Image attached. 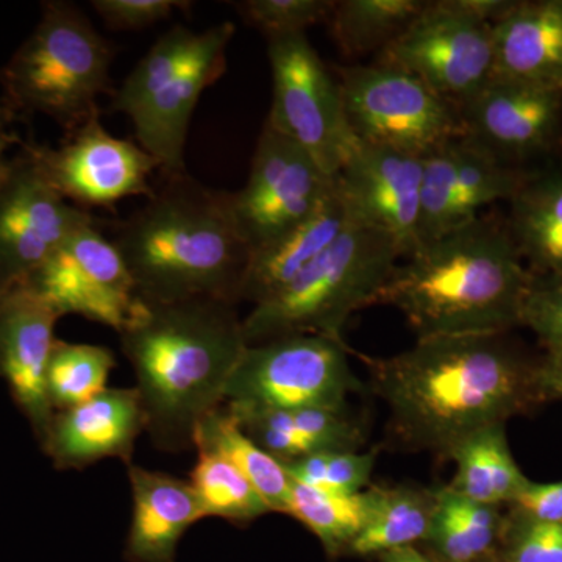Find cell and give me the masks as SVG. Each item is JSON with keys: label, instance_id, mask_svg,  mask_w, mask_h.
Masks as SVG:
<instances>
[{"label": "cell", "instance_id": "74e56055", "mask_svg": "<svg viewBox=\"0 0 562 562\" xmlns=\"http://www.w3.org/2000/svg\"><path fill=\"white\" fill-rule=\"evenodd\" d=\"M520 325L530 328L546 357L562 360V279L535 276L525 299Z\"/></svg>", "mask_w": 562, "mask_h": 562}, {"label": "cell", "instance_id": "8d00e7d4", "mask_svg": "<svg viewBox=\"0 0 562 562\" xmlns=\"http://www.w3.org/2000/svg\"><path fill=\"white\" fill-rule=\"evenodd\" d=\"M498 557L503 562H562V524L539 522L509 508Z\"/></svg>", "mask_w": 562, "mask_h": 562}, {"label": "cell", "instance_id": "1f68e13d", "mask_svg": "<svg viewBox=\"0 0 562 562\" xmlns=\"http://www.w3.org/2000/svg\"><path fill=\"white\" fill-rule=\"evenodd\" d=\"M117 362L109 347L57 339L47 366V395L54 412L74 408L105 391Z\"/></svg>", "mask_w": 562, "mask_h": 562}, {"label": "cell", "instance_id": "d590c367", "mask_svg": "<svg viewBox=\"0 0 562 562\" xmlns=\"http://www.w3.org/2000/svg\"><path fill=\"white\" fill-rule=\"evenodd\" d=\"M335 0H246L236 3L239 16L266 40L306 33V29L327 22Z\"/></svg>", "mask_w": 562, "mask_h": 562}, {"label": "cell", "instance_id": "d6986e66", "mask_svg": "<svg viewBox=\"0 0 562 562\" xmlns=\"http://www.w3.org/2000/svg\"><path fill=\"white\" fill-rule=\"evenodd\" d=\"M144 431L146 416L135 386L106 387L91 401L55 412L40 447L57 471H83L110 458L127 468Z\"/></svg>", "mask_w": 562, "mask_h": 562}, {"label": "cell", "instance_id": "f35d334b", "mask_svg": "<svg viewBox=\"0 0 562 562\" xmlns=\"http://www.w3.org/2000/svg\"><path fill=\"white\" fill-rule=\"evenodd\" d=\"M92 9L113 31H140L168 20L176 10H187L190 2L177 0H92Z\"/></svg>", "mask_w": 562, "mask_h": 562}, {"label": "cell", "instance_id": "83f0119b", "mask_svg": "<svg viewBox=\"0 0 562 562\" xmlns=\"http://www.w3.org/2000/svg\"><path fill=\"white\" fill-rule=\"evenodd\" d=\"M194 449L198 452L220 454L254 484L255 490L271 506L272 513L286 512L292 487L290 473L244 431L227 406L214 409L199 424Z\"/></svg>", "mask_w": 562, "mask_h": 562}, {"label": "cell", "instance_id": "cb8c5ba5", "mask_svg": "<svg viewBox=\"0 0 562 562\" xmlns=\"http://www.w3.org/2000/svg\"><path fill=\"white\" fill-rule=\"evenodd\" d=\"M506 224L535 276L562 279V169L531 171L509 201Z\"/></svg>", "mask_w": 562, "mask_h": 562}, {"label": "cell", "instance_id": "30bf717a", "mask_svg": "<svg viewBox=\"0 0 562 562\" xmlns=\"http://www.w3.org/2000/svg\"><path fill=\"white\" fill-rule=\"evenodd\" d=\"M272 105L266 124L308 151L322 171L338 176L357 150L341 87L306 33L268 40Z\"/></svg>", "mask_w": 562, "mask_h": 562}, {"label": "cell", "instance_id": "9c48e42d", "mask_svg": "<svg viewBox=\"0 0 562 562\" xmlns=\"http://www.w3.org/2000/svg\"><path fill=\"white\" fill-rule=\"evenodd\" d=\"M336 74L358 143L425 158L464 135L460 110L405 70L373 61Z\"/></svg>", "mask_w": 562, "mask_h": 562}, {"label": "cell", "instance_id": "e575fe53", "mask_svg": "<svg viewBox=\"0 0 562 562\" xmlns=\"http://www.w3.org/2000/svg\"><path fill=\"white\" fill-rule=\"evenodd\" d=\"M454 187H457V139L431 151L422 160L420 246L453 231Z\"/></svg>", "mask_w": 562, "mask_h": 562}, {"label": "cell", "instance_id": "ffe728a7", "mask_svg": "<svg viewBox=\"0 0 562 562\" xmlns=\"http://www.w3.org/2000/svg\"><path fill=\"white\" fill-rule=\"evenodd\" d=\"M132 524L125 541L128 562H176L177 547L192 525L205 519L201 502L187 480L171 473L127 465Z\"/></svg>", "mask_w": 562, "mask_h": 562}, {"label": "cell", "instance_id": "4316f807", "mask_svg": "<svg viewBox=\"0 0 562 562\" xmlns=\"http://www.w3.org/2000/svg\"><path fill=\"white\" fill-rule=\"evenodd\" d=\"M449 458L457 472L447 486L484 505L508 506L528 482L509 449L505 424L472 432L453 447Z\"/></svg>", "mask_w": 562, "mask_h": 562}, {"label": "cell", "instance_id": "d4e9b609", "mask_svg": "<svg viewBox=\"0 0 562 562\" xmlns=\"http://www.w3.org/2000/svg\"><path fill=\"white\" fill-rule=\"evenodd\" d=\"M366 497L368 520L347 553L380 557L425 541L438 503V490L406 483L371 484Z\"/></svg>", "mask_w": 562, "mask_h": 562}, {"label": "cell", "instance_id": "8992f818", "mask_svg": "<svg viewBox=\"0 0 562 562\" xmlns=\"http://www.w3.org/2000/svg\"><path fill=\"white\" fill-rule=\"evenodd\" d=\"M235 25L195 32L173 25L114 91L113 110L131 117L135 138L161 173L187 172L184 149L202 92L227 70Z\"/></svg>", "mask_w": 562, "mask_h": 562}, {"label": "cell", "instance_id": "ac0fdd59", "mask_svg": "<svg viewBox=\"0 0 562 562\" xmlns=\"http://www.w3.org/2000/svg\"><path fill=\"white\" fill-rule=\"evenodd\" d=\"M58 319L49 303L25 284L0 294V379L38 443L55 414L46 376Z\"/></svg>", "mask_w": 562, "mask_h": 562}, {"label": "cell", "instance_id": "484cf974", "mask_svg": "<svg viewBox=\"0 0 562 562\" xmlns=\"http://www.w3.org/2000/svg\"><path fill=\"white\" fill-rule=\"evenodd\" d=\"M503 525L502 506L484 505L442 486L424 542L439 562H490L501 552Z\"/></svg>", "mask_w": 562, "mask_h": 562}, {"label": "cell", "instance_id": "5bb4252c", "mask_svg": "<svg viewBox=\"0 0 562 562\" xmlns=\"http://www.w3.org/2000/svg\"><path fill=\"white\" fill-rule=\"evenodd\" d=\"M94 221L55 190L29 144L0 187V294L21 286L81 225Z\"/></svg>", "mask_w": 562, "mask_h": 562}, {"label": "cell", "instance_id": "3957f363", "mask_svg": "<svg viewBox=\"0 0 562 562\" xmlns=\"http://www.w3.org/2000/svg\"><path fill=\"white\" fill-rule=\"evenodd\" d=\"M140 301L214 299L239 305L251 258L233 213L232 192L190 173H162L160 187L114 228Z\"/></svg>", "mask_w": 562, "mask_h": 562}, {"label": "cell", "instance_id": "44dd1931", "mask_svg": "<svg viewBox=\"0 0 562 562\" xmlns=\"http://www.w3.org/2000/svg\"><path fill=\"white\" fill-rule=\"evenodd\" d=\"M351 222L353 220L336 176L327 198L305 221L251 251L241 302L257 305L286 286L325 250L330 249Z\"/></svg>", "mask_w": 562, "mask_h": 562}, {"label": "cell", "instance_id": "5b68a950", "mask_svg": "<svg viewBox=\"0 0 562 562\" xmlns=\"http://www.w3.org/2000/svg\"><path fill=\"white\" fill-rule=\"evenodd\" d=\"M401 260V250L390 236L351 222L305 271L251 306L243 319L247 346L291 335L344 341L351 314L379 303Z\"/></svg>", "mask_w": 562, "mask_h": 562}, {"label": "cell", "instance_id": "7bdbcfd3", "mask_svg": "<svg viewBox=\"0 0 562 562\" xmlns=\"http://www.w3.org/2000/svg\"><path fill=\"white\" fill-rule=\"evenodd\" d=\"M379 558L380 562H439L438 560H432L428 554L420 552L416 546L391 550V552L380 554Z\"/></svg>", "mask_w": 562, "mask_h": 562}, {"label": "cell", "instance_id": "9a60e30c", "mask_svg": "<svg viewBox=\"0 0 562 562\" xmlns=\"http://www.w3.org/2000/svg\"><path fill=\"white\" fill-rule=\"evenodd\" d=\"M41 171L66 201L79 209L113 206L122 199L154 194L158 162L138 143L110 135L101 116L69 133L58 149L29 144Z\"/></svg>", "mask_w": 562, "mask_h": 562}, {"label": "cell", "instance_id": "7c38bea8", "mask_svg": "<svg viewBox=\"0 0 562 562\" xmlns=\"http://www.w3.org/2000/svg\"><path fill=\"white\" fill-rule=\"evenodd\" d=\"M22 284L49 303L58 316L77 314L113 328L117 335L139 305L124 258L95 227V220L77 228Z\"/></svg>", "mask_w": 562, "mask_h": 562}, {"label": "cell", "instance_id": "7a4b0ae2", "mask_svg": "<svg viewBox=\"0 0 562 562\" xmlns=\"http://www.w3.org/2000/svg\"><path fill=\"white\" fill-rule=\"evenodd\" d=\"M120 338L151 443L166 453L194 449L199 424L224 405L228 380L247 347L238 305L139 299Z\"/></svg>", "mask_w": 562, "mask_h": 562}, {"label": "cell", "instance_id": "4fadbf2b", "mask_svg": "<svg viewBox=\"0 0 562 562\" xmlns=\"http://www.w3.org/2000/svg\"><path fill=\"white\" fill-rule=\"evenodd\" d=\"M335 180L308 151L265 124L246 184L232 192L233 213L250 250L305 221Z\"/></svg>", "mask_w": 562, "mask_h": 562}, {"label": "cell", "instance_id": "603a6c76", "mask_svg": "<svg viewBox=\"0 0 562 562\" xmlns=\"http://www.w3.org/2000/svg\"><path fill=\"white\" fill-rule=\"evenodd\" d=\"M228 412L262 450L286 465L321 452H358L366 441L349 409L305 408L290 412Z\"/></svg>", "mask_w": 562, "mask_h": 562}, {"label": "cell", "instance_id": "2e32d148", "mask_svg": "<svg viewBox=\"0 0 562 562\" xmlns=\"http://www.w3.org/2000/svg\"><path fill=\"white\" fill-rule=\"evenodd\" d=\"M462 138L506 165L562 149V91L524 81L492 79L460 110Z\"/></svg>", "mask_w": 562, "mask_h": 562}, {"label": "cell", "instance_id": "b9f144b4", "mask_svg": "<svg viewBox=\"0 0 562 562\" xmlns=\"http://www.w3.org/2000/svg\"><path fill=\"white\" fill-rule=\"evenodd\" d=\"M11 116L13 113L0 102V187L10 171L11 160L7 158L10 147L14 144H22L16 133L10 127Z\"/></svg>", "mask_w": 562, "mask_h": 562}, {"label": "cell", "instance_id": "52a82bcc", "mask_svg": "<svg viewBox=\"0 0 562 562\" xmlns=\"http://www.w3.org/2000/svg\"><path fill=\"white\" fill-rule=\"evenodd\" d=\"M114 52L72 3L46 2L35 31L0 72L11 113H41L74 132L101 116Z\"/></svg>", "mask_w": 562, "mask_h": 562}, {"label": "cell", "instance_id": "7402d4cb", "mask_svg": "<svg viewBox=\"0 0 562 562\" xmlns=\"http://www.w3.org/2000/svg\"><path fill=\"white\" fill-rule=\"evenodd\" d=\"M494 79L562 91V0L514 2L494 24Z\"/></svg>", "mask_w": 562, "mask_h": 562}, {"label": "cell", "instance_id": "60d3db41", "mask_svg": "<svg viewBox=\"0 0 562 562\" xmlns=\"http://www.w3.org/2000/svg\"><path fill=\"white\" fill-rule=\"evenodd\" d=\"M538 384L546 402L562 398V360L546 357L538 361Z\"/></svg>", "mask_w": 562, "mask_h": 562}, {"label": "cell", "instance_id": "f1b7e54d", "mask_svg": "<svg viewBox=\"0 0 562 562\" xmlns=\"http://www.w3.org/2000/svg\"><path fill=\"white\" fill-rule=\"evenodd\" d=\"M427 5L428 0H335L327 18L328 31L347 58L379 55Z\"/></svg>", "mask_w": 562, "mask_h": 562}, {"label": "cell", "instance_id": "ab89813d", "mask_svg": "<svg viewBox=\"0 0 562 562\" xmlns=\"http://www.w3.org/2000/svg\"><path fill=\"white\" fill-rule=\"evenodd\" d=\"M508 506L539 522L562 524V480L552 483L528 480Z\"/></svg>", "mask_w": 562, "mask_h": 562}, {"label": "cell", "instance_id": "277c9868", "mask_svg": "<svg viewBox=\"0 0 562 562\" xmlns=\"http://www.w3.org/2000/svg\"><path fill=\"white\" fill-rule=\"evenodd\" d=\"M403 260L376 305L397 308L417 339L520 327L535 273L525 268L506 222L479 216Z\"/></svg>", "mask_w": 562, "mask_h": 562}, {"label": "cell", "instance_id": "ee69618b", "mask_svg": "<svg viewBox=\"0 0 562 562\" xmlns=\"http://www.w3.org/2000/svg\"><path fill=\"white\" fill-rule=\"evenodd\" d=\"M490 562H503V561L501 560V557H497V558H494V560H492Z\"/></svg>", "mask_w": 562, "mask_h": 562}, {"label": "cell", "instance_id": "d6a6232c", "mask_svg": "<svg viewBox=\"0 0 562 562\" xmlns=\"http://www.w3.org/2000/svg\"><path fill=\"white\" fill-rule=\"evenodd\" d=\"M188 482L201 502L205 519L220 517L243 525L272 513L254 484L220 454L198 452Z\"/></svg>", "mask_w": 562, "mask_h": 562}, {"label": "cell", "instance_id": "ba28073f", "mask_svg": "<svg viewBox=\"0 0 562 562\" xmlns=\"http://www.w3.org/2000/svg\"><path fill=\"white\" fill-rule=\"evenodd\" d=\"M361 390L346 341L281 336L246 347L228 380L224 405L249 412L347 409L349 395Z\"/></svg>", "mask_w": 562, "mask_h": 562}, {"label": "cell", "instance_id": "6da1fadb", "mask_svg": "<svg viewBox=\"0 0 562 562\" xmlns=\"http://www.w3.org/2000/svg\"><path fill=\"white\" fill-rule=\"evenodd\" d=\"M364 361L395 438L412 450L449 458L472 432L546 403L538 361L514 349L505 333L420 338L394 357Z\"/></svg>", "mask_w": 562, "mask_h": 562}, {"label": "cell", "instance_id": "e0dca14e", "mask_svg": "<svg viewBox=\"0 0 562 562\" xmlns=\"http://www.w3.org/2000/svg\"><path fill=\"white\" fill-rule=\"evenodd\" d=\"M422 160L360 143L338 173L351 220L390 236L402 258L420 246Z\"/></svg>", "mask_w": 562, "mask_h": 562}, {"label": "cell", "instance_id": "f546056e", "mask_svg": "<svg viewBox=\"0 0 562 562\" xmlns=\"http://www.w3.org/2000/svg\"><path fill=\"white\" fill-rule=\"evenodd\" d=\"M530 172L506 165L469 139H457L453 231L476 220L484 206L512 201Z\"/></svg>", "mask_w": 562, "mask_h": 562}, {"label": "cell", "instance_id": "836d02e7", "mask_svg": "<svg viewBox=\"0 0 562 562\" xmlns=\"http://www.w3.org/2000/svg\"><path fill=\"white\" fill-rule=\"evenodd\" d=\"M379 450H331L284 465L292 482L331 494L355 495L371 486Z\"/></svg>", "mask_w": 562, "mask_h": 562}, {"label": "cell", "instance_id": "4dcf8cb0", "mask_svg": "<svg viewBox=\"0 0 562 562\" xmlns=\"http://www.w3.org/2000/svg\"><path fill=\"white\" fill-rule=\"evenodd\" d=\"M288 516L319 539L325 552L335 557L349 552L368 520L366 491L355 495L331 494L292 482Z\"/></svg>", "mask_w": 562, "mask_h": 562}, {"label": "cell", "instance_id": "8fae6325", "mask_svg": "<svg viewBox=\"0 0 562 562\" xmlns=\"http://www.w3.org/2000/svg\"><path fill=\"white\" fill-rule=\"evenodd\" d=\"M375 61L412 74L461 110L494 79V25L464 0H435Z\"/></svg>", "mask_w": 562, "mask_h": 562}]
</instances>
